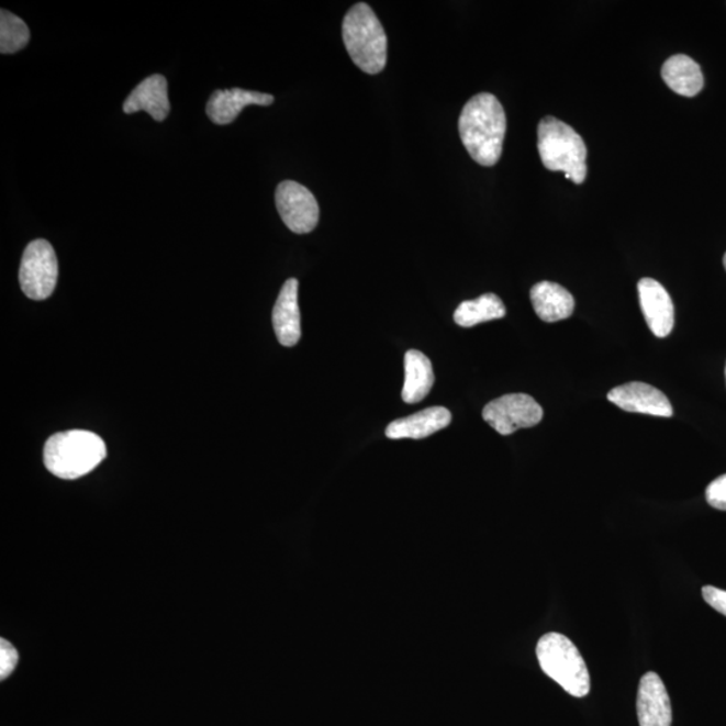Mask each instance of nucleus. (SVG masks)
Listing matches in <instances>:
<instances>
[{
    "mask_svg": "<svg viewBox=\"0 0 726 726\" xmlns=\"http://www.w3.org/2000/svg\"><path fill=\"white\" fill-rule=\"evenodd\" d=\"M641 311L647 326L658 338H666L674 327V304L659 281L645 278L638 283Z\"/></svg>",
    "mask_w": 726,
    "mask_h": 726,
    "instance_id": "nucleus-10",
    "label": "nucleus"
},
{
    "mask_svg": "<svg viewBox=\"0 0 726 726\" xmlns=\"http://www.w3.org/2000/svg\"><path fill=\"white\" fill-rule=\"evenodd\" d=\"M58 261L56 252L46 239L30 243L23 254L20 283L23 293L32 300H45L56 290Z\"/></svg>",
    "mask_w": 726,
    "mask_h": 726,
    "instance_id": "nucleus-6",
    "label": "nucleus"
},
{
    "mask_svg": "<svg viewBox=\"0 0 726 726\" xmlns=\"http://www.w3.org/2000/svg\"><path fill=\"white\" fill-rule=\"evenodd\" d=\"M451 420V412L447 407L432 406L416 413V415L395 420V422L388 425L386 434L388 439L392 440L425 439V437L447 428Z\"/></svg>",
    "mask_w": 726,
    "mask_h": 726,
    "instance_id": "nucleus-15",
    "label": "nucleus"
},
{
    "mask_svg": "<svg viewBox=\"0 0 726 726\" xmlns=\"http://www.w3.org/2000/svg\"><path fill=\"white\" fill-rule=\"evenodd\" d=\"M539 666L546 675L556 681L573 697H585L591 690V677L578 647L561 634L543 636L537 645Z\"/></svg>",
    "mask_w": 726,
    "mask_h": 726,
    "instance_id": "nucleus-5",
    "label": "nucleus"
},
{
    "mask_svg": "<svg viewBox=\"0 0 726 726\" xmlns=\"http://www.w3.org/2000/svg\"><path fill=\"white\" fill-rule=\"evenodd\" d=\"M405 381L402 388V400L406 404L422 402L434 387V368L427 356L422 351L410 350L405 354Z\"/></svg>",
    "mask_w": 726,
    "mask_h": 726,
    "instance_id": "nucleus-18",
    "label": "nucleus"
},
{
    "mask_svg": "<svg viewBox=\"0 0 726 726\" xmlns=\"http://www.w3.org/2000/svg\"><path fill=\"white\" fill-rule=\"evenodd\" d=\"M18 651L9 640H0V680L4 681L14 673L18 664Z\"/></svg>",
    "mask_w": 726,
    "mask_h": 726,
    "instance_id": "nucleus-21",
    "label": "nucleus"
},
{
    "mask_svg": "<svg viewBox=\"0 0 726 726\" xmlns=\"http://www.w3.org/2000/svg\"><path fill=\"white\" fill-rule=\"evenodd\" d=\"M724 267H725V269H726V254H725V256H724Z\"/></svg>",
    "mask_w": 726,
    "mask_h": 726,
    "instance_id": "nucleus-24",
    "label": "nucleus"
},
{
    "mask_svg": "<svg viewBox=\"0 0 726 726\" xmlns=\"http://www.w3.org/2000/svg\"><path fill=\"white\" fill-rule=\"evenodd\" d=\"M608 400L621 410L657 417L673 416V406L661 390L645 382H628L612 389Z\"/></svg>",
    "mask_w": 726,
    "mask_h": 726,
    "instance_id": "nucleus-9",
    "label": "nucleus"
},
{
    "mask_svg": "<svg viewBox=\"0 0 726 726\" xmlns=\"http://www.w3.org/2000/svg\"><path fill=\"white\" fill-rule=\"evenodd\" d=\"M538 153L546 169L563 171L567 179L581 185L587 178V146L571 125L546 116L538 125Z\"/></svg>",
    "mask_w": 726,
    "mask_h": 726,
    "instance_id": "nucleus-4",
    "label": "nucleus"
},
{
    "mask_svg": "<svg viewBox=\"0 0 726 726\" xmlns=\"http://www.w3.org/2000/svg\"><path fill=\"white\" fill-rule=\"evenodd\" d=\"M276 208L288 230L305 234L315 230L320 222V205L305 186L295 181H284L275 194Z\"/></svg>",
    "mask_w": 726,
    "mask_h": 726,
    "instance_id": "nucleus-8",
    "label": "nucleus"
},
{
    "mask_svg": "<svg viewBox=\"0 0 726 726\" xmlns=\"http://www.w3.org/2000/svg\"><path fill=\"white\" fill-rule=\"evenodd\" d=\"M170 110L169 86L166 77L161 75L144 78L123 104V111L127 115L146 111L156 122H164L169 116Z\"/></svg>",
    "mask_w": 726,
    "mask_h": 726,
    "instance_id": "nucleus-12",
    "label": "nucleus"
},
{
    "mask_svg": "<svg viewBox=\"0 0 726 726\" xmlns=\"http://www.w3.org/2000/svg\"><path fill=\"white\" fill-rule=\"evenodd\" d=\"M533 309L539 320L548 323L560 322L572 316L574 299L572 293L560 284L541 281L532 288Z\"/></svg>",
    "mask_w": 726,
    "mask_h": 726,
    "instance_id": "nucleus-16",
    "label": "nucleus"
},
{
    "mask_svg": "<svg viewBox=\"0 0 726 726\" xmlns=\"http://www.w3.org/2000/svg\"><path fill=\"white\" fill-rule=\"evenodd\" d=\"M640 726H671L673 711L668 690L661 678L656 673L641 677L636 699Z\"/></svg>",
    "mask_w": 726,
    "mask_h": 726,
    "instance_id": "nucleus-11",
    "label": "nucleus"
},
{
    "mask_svg": "<svg viewBox=\"0 0 726 726\" xmlns=\"http://www.w3.org/2000/svg\"><path fill=\"white\" fill-rule=\"evenodd\" d=\"M299 281L288 279L279 293L272 312L276 337L281 345L292 347L302 337L300 327V310L298 303Z\"/></svg>",
    "mask_w": 726,
    "mask_h": 726,
    "instance_id": "nucleus-14",
    "label": "nucleus"
},
{
    "mask_svg": "<svg viewBox=\"0 0 726 726\" xmlns=\"http://www.w3.org/2000/svg\"><path fill=\"white\" fill-rule=\"evenodd\" d=\"M105 456L104 440L92 432L81 429L53 435L44 449L47 470L66 480L78 479L92 472Z\"/></svg>",
    "mask_w": 726,
    "mask_h": 726,
    "instance_id": "nucleus-2",
    "label": "nucleus"
},
{
    "mask_svg": "<svg viewBox=\"0 0 726 726\" xmlns=\"http://www.w3.org/2000/svg\"><path fill=\"white\" fill-rule=\"evenodd\" d=\"M662 78L671 91L685 98H694L704 88L700 65L683 54H677L663 64Z\"/></svg>",
    "mask_w": 726,
    "mask_h": 726,
    "instance_id": "nucleus-17",
    "label": "nucleus"
},
{
    "mask_svg": "<svg viewBox=\"0 0 726 726\" xmlns=\"http://www.w3.org/2000/svg\"><path fill=\"white\" fill-rule=\"evenodd\" d=\"M725 378H726V366H725Z\"/></svg>",
    "mask_w": 726,
    "mask_h": 726,
    "instance_id": "nucleus-25",
    "label": "nucleus"
},
{
    "mask_svg": "<svg viewBox=\"0 0 726 726\" xmlns=\"http://www.w3.org/2000/svg\"><path fill=\"white\" fill-rule=\"evenodd\" d=\"M273 101L272 94L245 91L239 88L226 89V91H215L210 96L206 113L214 124L226 125L233 123L245 107H268Z\"/></svg>",
    "mask_w": 726,
    "mask_h": 726,
    "instance_id": "nucleus-13",
    "label": "nucleus"
},
{
    "mask_svg": "<svg viewBox=\"0 0 726 726\" xmlns=\"http://www.w3.org/2000/svg\"><path fill=\"white\" fill-rule=\"evenodd\" d=\"M0 52L14 54L25 49L30 41V30L20 16L2 9L0 11Z\"/></svg>",
    "mask_w": 726,
    "mask_h": 726,
    "instance_id": "nucleus-20",
    "label": "nucleus"
},
{
    "mask_svg": "<svg viewBox=\"0 0 726 726\" xmlns=\"http://www.w3.org/2000/svg\"><path fill=\"white\" fill-rule=\"evenodd\" d=\"M702 596L712 608L726 616V591L718 590L716 587L702 588Z\"/></svg>",
    "mask_w": 726,
    "mask_h": 726,
    "instance_id": "nucleus-23",
    "label": "nucleus"
},
{
    "mask_svg": "<svg viewBox=\"0 0 726 726\" xmlns=\"http://www.w3.org/2000/svg\"><path fill=\"white\" fill-rule=\"evenodd\" d=\"M706 501L712 507L726 512V473L707 485Z\"/></svg>",
    "mask_w": 726,
    "mask_h": 726,
    "instance_id": "nucleus-22",
    "label": "nucleus"
},
{
    "mask_svg": "<svg viewBox=\"0 0 726 726\" xmlns=\"http://www.w3.org/2000/svg\"><path fill=\"white\" fill-rule=\"evenodd\" d=\"M342 35L353 63L365 74L377 75L386 68L388 38L370 5L357 3L347 11Z\"/></svg>",
    "mask_w": 726,
    "mask_h": 726,
    "instance_id": "nucleus-3",
    "label": "nucleus"
},
{
    "mask_svg": "<svg viewBox=\"0 0 726 726\" xmlns=\"http://www.w3.org/2000/svg\"><path fill=\"white\" fill-rule=\"evenodd\" d=\"M482 416L498 434L509 436L522 428L536 427L541 423L544 411L529 394L513 393L489 402Z\"/></svg>",
    "mask_w": 726,
    "mask_h": 726,
    "instance_id": "nucleus-7",
    "label": "nucleus"
},
{
    "mask_svg": "<svg viewBox=\"0 0 726 726\" xmlns=\"http://www.w3.org/2000/svg\"><path fill=\"white\" fill-rule=\"evenodd\" d=\"M506 315V308L495 293H484L476 300H466L456 309L454 321L460 327H473L480 323L501 320Z\"/></svg>",
    "mask_w": 726,
    "mask_h": 726,
    "instance_id": "nucleus-19",
    "label": "nucleus"
},
{
    "mask_svg": "<svg viewBox=\"0 0 726 726\" xmlns=\"http://www.w3.org/2000/svg\"><path fill=\"white\" fill-rule=\"evenodd\" d=\"M459 134L477 164L496 165L506 135V113L500 100L491 93H479L468 100L459 118Z\"/></svg>",
    "mask_w": 726,
    "mask_h": 726,
    "instance_id": "nucleus-1",
    "label": "nucleus"
}]
</instances>
